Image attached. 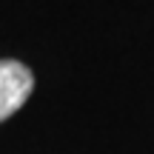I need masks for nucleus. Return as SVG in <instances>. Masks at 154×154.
<instances>
[{"mask_svg":"<svg viewBox=\"0 0 154 154\" xmlns=\"http://www.w3.org/2000/svg\"><path fill=\"white\" fill-rule=\"evenodd\" d=\"M34 88V74L20 60H0V123L11 117L29 100Z\"/></svg>","mask_w":154,"mask_h":154,"instance_id":"obj_1","label":"nucleus"}]
</instances>
